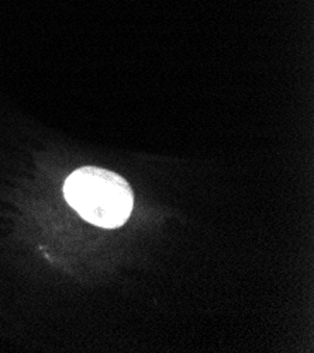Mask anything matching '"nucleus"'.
<instances>
[{"label":"nucleus","instance_id":"nucleus-1","mask_svg":"<svg viewBox=\"0 0 314 353\" xmlns=\"http://www.w3.org/2000/svg\"><path fill=\"white\" fill-rule=\"evenodd\" d=\"M68 204L90 224L119 228L130 217L134 193L120 174L95 166L77 169L63 185Z\"/></svg>","mask_w":314,"mask_h":353}]
</instances>
